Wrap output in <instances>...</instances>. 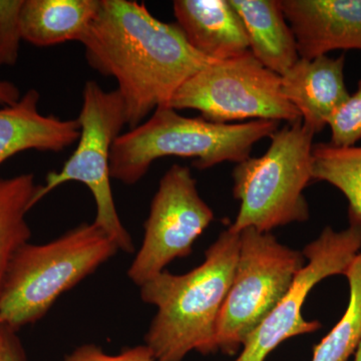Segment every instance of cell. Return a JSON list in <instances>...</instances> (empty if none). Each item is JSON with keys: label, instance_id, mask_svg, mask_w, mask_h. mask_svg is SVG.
<instances>
[{"label": "cell", "instance_id": "1", "mask_svg": "<svg viewBox=\"0 0 361 361\" xmlns=\"http://www.w3.org/2000/svg\"><path fill=\"white\" fill-rule=\"evenodd\" d=\"M94 70L115 78L130 130L161 106L178 89L217 61L188 42L177 23L159 20L130 0H99V8L82 40Z\"/></svg>", "mask_w": 361, "mask_h": 361}, {"label": "cell", "instance_id": "2", "mask_svg": "<svg viewBox=\"0 0 361 361\" xmlns=\"http://www.w3.org/2000/svg\"><path fill=\"white\" fill-rule=\"evenodd\" d=\"M239 246V233L229 228L207 249L198 267L183 275L163 271L140 287L142 302L158 310L145 336L156 361H183L192 351L216 353V326Z\"/></svg>", "mask_w": 361, "mask_h": 361}, {"label": "cell", "instance_id": "3", "mask_svg": "<svg viewBox=\"0 0 361 361\" xmlns=\"http://www.w3.org/2000/svg\"><path fill=\"white\" fill-rule=\"evenodd\" d=\"M276 121L213 123L180 116L170 106H161L135 129L121 134L111 153V179L134 185L152 164L165 157L193 159L194 167L206 170L223 161L239 164L250 158L254 145L274 134Z\"/></svg>", "mask_w": 361, "mask_h": 361}, {"label": "cell", "instance_id": "4", "mask_svg": "<svg viewBox=\"0 0 361 361\" xmlns=\"http://www.w3.org/2000/svg\"><path fill=\"white\" fill-rule=\"evenodd\" d=\"M94 222L82 223L45 244L16 254L0 295V327L16 331L39 322L56 300L118 253Z\"/></svg>", "mask_w": 361, "mask_h": 361}, {"label": "cell", "instance_id": "5", "mask_svg": "<svg viewBox=\"0 0 361 361\" xmlns=\"http://www.w3.org/2000/svg\"><path fill=\"white\" fill-rule=\"evenodd\" d=\"M314 134L302 121L270 135L264 155L248 158L233 170V194L240 210L233 232L246 228L269 233L275 228L310 219L303 191L312 179Z\"/></svg>", "mask_w": 361, "mask_h": 361}, {"label": "cell", "instance_id": "6", "mask_svg": "<svg viewBox=\"0 0 361 361\" xmlns=\"http://www.w3.org/2000/svg\"><path fill=\"white\" fill-rule=\"evenodd\" d=\"M238 260L218 317L215 348L234 355L290 290L304 256L272 234L246 228L239 233Z\"/></svg>", "mask_w": 361, "mask_h": 361}, {"label": "cell", "instance_id": "7", "mask_svg": "<svg viewBox=\"0 0 361 361\" xmlns=\"http://www.w3.org/2000/svg\"><path fill=\"white\" fill-rule=\"evenodd\" d=\"M80 126L77 149L59 172H51L39 185L32 206L61 185L80 182L96 202L94 223L118 246L130 254L135 251L129 231L116 211L111 186V153L114 142L127 125L125 104L118 90L106 92L90 80L82 92V106L77 118Z\"/></svg>", "mask_w": 361, "mask_h": 361}, {"label": "cell", "instance_id": "8", "mask_svg": "<svg viewBox=\"0 0 361 361\" xmlns=\"http://www.w3.org/2000/svg\"><path fill=\"white\" fill-rule=\"evenodd\" d=\"M169 106L198 111L202 118L219 123L246 118L302 121L282 94L281 77L266 68L251 51L199 71L180 85Z\"/></svg>", "mask_w": 361, "mask_h": 361}, {"label": "cell", "instance_id": "9", "mask_svg": "<svg viewBox=\"0 0 361 361\" xmlns=\"http://www.w3.org/2000/svg\"><path fill=\"white\" fill-rule=\"evenodd\" d=\"M213 219L212 209L199 195L190 169L172 166L161 178L152 200L144 239L128 276L141 287L175 259L189 256Z\"/></svg>", "mask_w": 361, "mask_h": 361}, {"label": "cell", "instance_id": "10", "mask_svg": "<svg viewBox=\"0 0 361 361\" xmlns=\"http://www.w3.org/2000/svg\"><path fill=\"white\" fill-rule=\"evenodd\" d=\"M360 250L361 223L357 220L349 218L348 228L342 231L325 228L304 248L302 254L308 262L297 274L290 290L247 337L243 350L235 361H264L286 339L319 329V322H307L301 313L306 297L322 280L343 275Z\"/></svg>", "mask_w": 361, "mask_h": 361}, {"label": "cell", "instance_id": "11", "mask_svg": "<svg viewBox=\"0 0 361 361\" xmlns=\"http://www.w3.org/2000/svg\"><path fill=\"white\" fill-rule=\"evenodd\" d=\"M301 59L361 51V0H279Z\"/></svg>", "mask_w": 361, "mask_h": 361}, {"label": "cell", "instance_id": "12", "mask_svg": "<svg viewBox=\"0 0 361 361\" xmlns=\"http://www.w3.org/2000/svg\"><path fill=\"white\" fill-rule=\"evenodd\" d=\"M345 56L299 59L281 77L282 94L313 134L322 132L350 97L344 80Z\"/></svg>", "mask_w": 361, "mask_h": 361}, {"label": "cell", "instance_id": "13", "mask_svg": "<svg viewBox=\"0 0 361 361\" xmlns=\"http://www.w3.org/2000/svg\"><path fill=\"white\" fill-rule=\"evenodd\" d=\"M177 25L192 47L217 61L250 51L243 21L229 0H176Z\"/></svg>", "mask_w": 361, "mask_h": 361}, {"label": "cell", "instance_id": "14", "mask_svg": "<svg viewBox=\"0 0 361 361\" xmlns=\"http://www.w3.org/2000/svg\"><path fill=\"white\" fill-rule=\"evenodd\" d=\"M40 94L28 90L18 103L0 109V167L21 152H61L78 141V120L39 113Z\"/></svg>", "mask_w": 361, "mask_h": 361}, {"label": "cell", "instance_id": "15", "mask_svg": "<svg viewBox=\"0 0 361 361\" xmlns=\"http://www.w3.org/2000/svg\"><path fill=\"white\" fill-rule=\"evenodd\" d=\"M239 14L251 54L266 68L282 77L300 59L295 35L279 0H229Z\"/></svg>", "mask_w": 361, "mask_h": 361}, {"label": "cell", "instance_id": "16", "mask_svg": "<svg viewBox=\"0 0 361 361\" xmlns=\"http://www.w3.org/2000/svg\"><path fill=\"white\" fill-rule=\"evenodd\" d=\"M99 8V0H25L20 13L23 40L39 47L82 42Z\"/></svg>", "mask_w": 361, "mask_h": 361}, {"label": "cell", "instance_id": "17", "mask_svg": "<svg viewBox=\"0 0 361 361\" xmlns=\"http://www.w3.org/2000/svg\"><path fill=\"white\" fill-rule=\"evenodd\" d=\"M39 185L27 173L13 178H0V295L7 272L18 252L30 243L32 230L26 214Z\"/></svg>", "mask_w": 361, "mask_h": 361}, {"label": "cell", "instance_id": "18", "mask_svg": "<svg viewBox=\"0 0 361 361\" xmlns=\"http://www.w3.org/2000/svg\"><path fill=\"white\" fill-rule=\"evenodd\" d=\"M312 179L326 182L348 199V218L361 223V147L314 145Z\"/></svg>", "mask_w": 361, "mask_h": 361}, {"label": "cell", "instance_id": "19", "mask_svg": "<svg viewBox=\"0 0 361 361\" xmlns=\"http://www.w3.org/2000/svg\"><path fill=\"white\" fill-rule=\"evenodd\" d=\"M343 275L349 284L348 308L336 326L315 346L311 361H348L361 343V250Z\"/></svg>", "mask_w": 361, "mask_h": 361}, {"label": "cell", "instance_id": "20", "mask_svg": "<svg viewBox=\"0 0 361 361\" xmlns=\"http://www.w3.org/2000/svg\"><path fill=\"white\" fill-rule=\"evenodd\" d=\"M331 130L330 144L336 147H353L361 140V80L357 90L332 115L329 121Z\"/></svg>", "mask_w": 361, "mask_h": 361}, {"label": "cell", "instance_id": "21", "mask_svg": "<svg viewBox=\"0 0 361 361\" xmlns=\"http://www.w3.org/2000/svg\"><path fill=\"white\" fill-rule=\"evenodd\" d=\"M25 0L0 1V66H14L23 40L20 13Z\"/></svg>", "mask_w": 361, "mask_h": 361}, {"label": "cell", "instance_id": "22", "mask_svg": "<svg viewBox=\"0 0 361 361\" xmlns=\"http://www.w3.org/2000/svg\"><path fill=\"white\" fill-rule=\"evenodd\" d=\"M63 361H156L148 346H134L123 349L118 355H109L94 343H85L73 349Z\"/></svg>", "mask_w": 361, "mask_h": 361}, {"label": "cell", "instance_id": "23", "mask_svg": "<svg viewBox=\"0 0 361 361\" xmlns=\"http://www.w3.org/2000/svg\"><path fill=\"white\" fill-rule=\"evenodd\" d=\"M0 361H26L25 350L16 331L0 327Z\"/></svg>", "mask_w": 361, "mask_h": 361}, {"label": "cell", "instance_id": "24", "mask_svg": "<svg viewBox=\"0 0 361 361\" xmlns=\"http://www.w3.org/2000/svg\"><path fill=\"white\" fill-rule=\"evenodd\" d=\"M21 94L16 85L0 80V106H11L20 101Z\"/></svg>", "mask_w": 361, "mask_h": 361}, {"label": "cell", "instance_id": "25", "mask_svg": "<svg viewBox=\"0 0 361 361\" xmlns=\"http://www.w3.org/2000/svg\"><path fill=\"white\" fill-rule=\"evenodd\" d=\"M353 361H361V343L360 344V346H358V348L356 349L355 353V360Z\"/></svg>", "mask_w": 361, "mask_h": 361}]
</instances>
